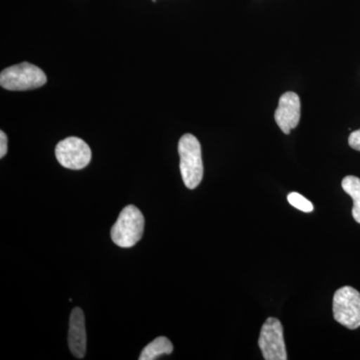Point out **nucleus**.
I'll return each instance as SVG.
<instances>
[{"label":"nucleus","mask_w":360,"mask_h":360,"mask_svg":"<svg viewBox=\"0 0 360 360\" xmlns=\"http://www.w3.org/2000/svg\"><path fill=\"white\" fill-rule=\"evenodd\" d=\"M333 316L349 329L360 328V292L352 286H343L333 296Z\"/></svg>","instance_id":"20e7f679"},{"label":"nucleus","mask_w":360,"mask_h":360,"mask_svg":"<svg viewBox=\"0 0 360 360\" xmlns=\"http://www.w3.org/2000/svg\"><path fill=\"white\" fill-rule=\"evenodd\" d=\"M179 168L182 180L187 188L200 186L203 177L201 146L198 139L191 134H184L179 142Z\"/></svg>","instance_id":"f257e3e1"},{"label":"nucleus","mask_w":360,"mask_h":360,"mask_svg":"<svg viewBox=\"0 0 360 360\" xmlns=\"http://www.w3.org/2000/svg\"><path fill=\"white\" fill-rule=\"evenodd\" d=\"M46 75L39 66L22 63L9 66L1 71L0 85L4 89L13 91H25L44 86L46 84Z\"/></svg>","instance_id":"7ed1b4c3"},{"label":"nucleus","mask_w":360,"mask_h":360,"mask_svg":"<svg viewBox=\"0 0 360 360\" xmlns=\"http://www.w3.org/2000/svg\"><path fill=\"white\" fill-rule=\"evenodd\" d=\"M172 352H174V345L170 340L165 336H160L143 348L139 360L158 359L161 355L172 354Z\"/></svg>","instance_id":"1a4fd4ad"},{"label":"nucleus","mask_w":360,"mask_h":360,"mask_svg":"<svg viewBox=\"0 0 360 360\" xmlns=\"http://www.w3.org/2000/svg\"><path fill=\"white\" fill-rule=\"evenodd\" d=\"M348 143L352 146V148L360 151V129L352 132L349 139H348Z\"/></svg>","instance_id":"f8f14e48"},{"label":"nucleus","mask_w":360,"mask_h":360,"mask_svg":"<svg viewBox=\"0 0 360 360\" xmlns=\"http://www.w3.org/2000/svg\"><path fill=\"white\" fill-rule=\"evenodd\" d=\"M89 144L78 137L71 136L59 142L56 148L58 162L68 169L79 170L86 167L91 160Z\"/></svg>","instance_id":"423d86ee"},{"label":"nucleus","mask_w":360,"mask_h":360,"mask_svg":"<svg viewBox=\"0 0 360 360\" xmlns=\"http://www.w3.org/2000/svg\"><path fill=\"white\" fill-rule=\"evenodd\" d=\"M68 345L71 354L77 359H84L86 352V330L84 314L79 307L73 309L70 314Z\"/></svg>","instance_id":"6e6552de"},{"label":"nucleus","mask_w":360,"mask_h":360,"mask_svg":"<svg viewBox=\"0 0 360 360\" xmlns=\"http://www.w3.org/2000/svg\"><path fill=\"white\" fill-rule=\"evenodd\" d=\"M343 191L352 196L354 200V207H352V217L355 221L360 224V179L356 176L345 177L342 182H341Z\"/></svg>","instance_id":"9d476101"},{"label":"nucleus","mask_w":360,"mask_h":360,"mask_svg":"<svg viewBox=\"0 0 360 360\" xmlns=\"http://www.w3.org/2000/svg\"><path fill=\"white\" fill-rule=\"evenodd\" d=\"M288 202L296 210L303 212H311L314 210V205L309 200L297 193H291L288 196Z\"/></svg>","instance_id":"9b49d317"},{"label":"nucleus","mask_w":360,"mask_h":360,"mask_svg":"<svg viewBox=\"0 0 360 360\" xmlns=\"http://www.w3.org/2000/svg\"><path fill=\"white\" fill-rule=\"evenodd\" d=\"M143 231V214L136 206L127 205L111 229V239L120 248H132L141 240Z\"/></svg>","instance_id":"f03ea898"},{"label":"nucleus","mask_w":360,"mask_h":360,"mask_svg":"<svg viewBox=\"0 0 360 360\" xmlns=\"http://www.w3.org/2000/svg\"><path fill=\"white\" fill-rule=\"evenodd\" d=\"M7 153V136L4 131H0V158H4Z\"/></svg>","instance_id":"ddd939ff"},{"label":"nucleus","mask_w":360,"mask_h":360,"mask_svg":"<svg viewBox=\"0 0 360 360\" xmlns=\"http://www.w3.org/2000/svg\"><path fill=\"white\" fill-rule=\"evenodd\" d=\"M300 96L295 92L288 91L281 96L276 110V122L283 134H290V130L297 127L300 120Z\"/></svg>","instance_id":"0eeeda50"},{"label":"nucleus","mask_w":360,"mask_h":360,"mask_svg":"<svg viewBox=\"0 0 360 360\" xmlns=\"http://www.w3.org/2000/svg\"><path fill=\"white\" fill-rule=\"evenodd\" d=\"M258 345L264 359L266 360H286L285 341L281 322L274 317H269L260 330Z\"/></svg>","instance_id":"39448f33"}]
</instances>
